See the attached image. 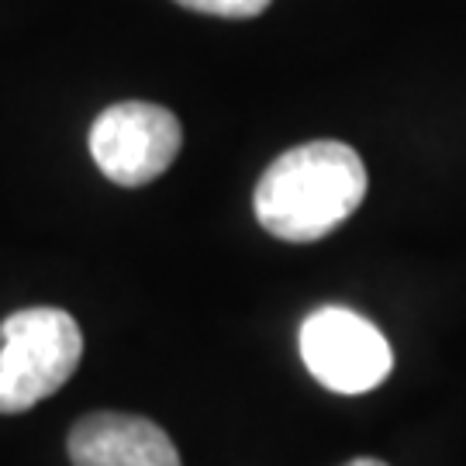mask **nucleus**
I'll list each match as a JSON object with an SVG mask.
<instances>
[{"label":"nucleus","instance_id":"4","mask_svg":"<svg viewBox=\"0 0 466 466\" xmlns=\"http://www.w3.org/2000/svg\"><path fill=\"white\" fill-rule=\"evenodd\" d=\"M180 146V117L149 100L111 104L90 128V156L100 173L117 187H142L163 177Z\"/></svg>","mask_w":466,"mask_h":466},{"label":"nucleus","instance_id":"5","mask_svg":"<svg viewBox=\"0 0 466 466\" xmlns=\"http://www.w3.org/2000/svg\"><path fill=\"white\" fill-rule=\"evenodd\" d=\"M73 466H180V452L156 421L97 411L69 432Z\"/></svg>","mask_w":466,"mask_h":466},{"label":"nucleus","instance_id":"1","mask_svg":"<svg viewBox=\"0 0 466 466\" xmlns=\"http://www.w3.org/2000/svg\"><path fill=\"white\" fill-rule=\"evenodd\" d=\"M367 198V167L346 142H308L273 159L256 184V218L273 238L318 242Z\"/></svg>","mask_w":466,"mask_h":466},{"label":"nucleus","instance_id":"6","mask_svg":"<svg viewBox=\"0 0 466 466\" xmlns=\"http://www.w3.org/2000/svg\"><path fill=\"white\" fill-rule=\"evenodd\" d=\"M187 11H198V15H211V17H256L263 15L273 0H177Z\"/></svg>","mask_w":466,"mask_h":466},{"label":"nucleus","instance_id":"3","mask_svg":"<svg viewBox=\"0 0 466 466\" xmlns=\"http://www.w3.org/2000/svg\"><path fill=\"white\" fill-rule=\"evenodd\" d=\"M300 360L335 394H367L387 380L394 352L383 332L350 308H318L300 325Z\"/></svg>","mask_w":466,"mask_h":466},{"label":"nucleus","instance_id":"2","mask_svg":"<svg viewBox=\"0 0 466 466\" xmlns=\"http://www.w3.org/2000/svg\"><path fill=\"white\" fill-rule=\"evenodd\" d=\"M84 360L76 318L59 308H25L0 325V415H21L56 394Z\"/></svg>","mask_w":466,"mask_h":466},{"label":"nucleus","instance_id":"7","mask_svg":"<svg viewBox=\"0 0 466 466\" xmlns=\"http://www.w3.org/2000/svg\"><path fill=\"white\" fill-rule=\"evenodd\" d=\"M346 466H387L383 460H370V456H360V460H352V463H346Z\"/></svg>","mask_w":466,"mask_h":466}]
</instances>
